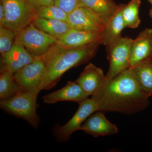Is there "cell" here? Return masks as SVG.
Segmentation results:
<instances>
[{
	"instance_id": "obj_19",
	"label": "cell",
	"mask_w": 152,
	"mask_h": 152,
	"mask_svg": "<svg viewBox=\"0 0 152 152\" xmlns=\"http://www.w3.org/2000/svg\"><path fill=\"white\" fill-rule=\"evenodd\" d=\"M34 25L39 29L58 39L70 28L67 22L36 17L33 21Z\"/></svg>"
},
{
	"instance_id": "obj_16",
	"label": "cell",
	"mask_w": 152,
	"mask_h": 152,
	"mask_svg": "<svg viewBox=\"0 0 152 152\" xmlns=\"http://www.w3.org/2000/svg\"><path fill=\"white\" fill-rule=\"evenodd\" d=\"M113 0H79V7L92 11L107 24L121 8Z\"/></svg>"
},
{
	"instance_id": "obj_12",
	"label": "cell",
	"mask_w": 152,
	"mask_h": 152,
	"mask_svg": "<svg viewBox=\"0 0 152 152\" xmlns=\"http://www.w3.org/2000/svg\"><path fill=\"white\" fill-rule=\"evenodd\" d=\"M76 81L89 96L97 94L106 81L102 69L91 63L85 68Z\"/></svg>"
},
{
	"instance_id": "obj_2",
	"label": "cell",
	"mask_w": 152,
	"mask_h": 152,
	"mask_svg": "<svg viewBox=\"0 0 152 152\" xmlns=\"http://www.w3.org/2000/svg\"><path fill=\"white\" fill-rule=\"evenodd\" d=\"M101 43L86 46L70 48L55 44L40 56L45 65V72L40 90L53 88L61 77L72 68L88 62L95 56Z\"/></svg>"
},
{
	"instance_id": "obj_20",
	"label": "cell",
	"mask_w": 152,
	"mask_h": 152,
	"mask_svg": "<svg viewBox=\"0 0 152 152\" xmlns=\"http://www.w3.org/2000/svg\"><path fill=\"white\" fill-rule=\"evenodd\" d=\"M140 0H132L126 5H123L122 16L126 27L136 28L140 23L139 16Z\"/></svg>"
},
{
	"instance_id": "obj_15",
	"label": "cell",
	"mask_w": 152,
	"mask_h": 152,
	"mask_svg": "<svg viewBox=\"0 0 152 152\" xmlns=\"http://www.w3.org/2000/svg\"><path fill=\"white\" fill-rule=\"evenodd\" d=\"M97 43L102 44V34L70 28L58 39L56 44L70 48H77Z\"/></svg>"
},
{
	"instance_id": "obj_10",
	"label": "cell",
	"mask_w": 152,
	"mask_h": 152,
	"mask_svg": "<svg viewBox=\"0 0 152 152\" xmlns=\"http://www.w3.org/2000/svg\"><path fill=\"white\" fill-rule=\"evenodd\" d=\"M33 56L24 47L15 42L12 49L1 58V72H8L14 74L20 69L34 61Z\"/></svg>"
},
{
	"instance_id": "obj_22",
	"label": "cell",
	"mask_w": 152,
	"mask_h": 152,
	"mask_svg": "<svg viewBox=\"0 0 152 152\" xmlns=\"http://www.w3.org/2000/svg\"><path fill=\"white\" fill-rule=\"evenodd\" d=\"M36 17L42 18L55 19L67 21L68 14L61 9L53 5L41 6L35 8Z\"/></svg>"
},
{
	"instance_id": "obj_29",
	"label": "cell",
	"mask_w": 152,
	"mask_h": 152,
	"mask_svg": "<svg viewBox=\"0 0 152 152\" xmlns=\"http://www.w3.org/2000/svg\"><path fill=\"white\" fill-rule=\"evenodd\" d=\"M151 60H152V56L151 58Z\"/></svg>"
},
{
	"instance_id": "obj_4",
	"label": "cell",
	"mask_w": 152,
	"mask_h": 152,
	"mask_svg": "<svg viewBox=\"0 0 152 152\" xmlns=\"http://www.w3.org/2000/svg\"><path fill=\"white\" fill-rule=\"evenodd\" d=\"M5 10V18L0 26L19 32L32 23L36 18L35 8L27 0H1Z\"/></svg>"
},
{
	"instance_id": "obj_24",
	"label": "cell",
	"mask_w": 152,
	"mask_h": 152,
	"mask_svg": "<svg viewBox=\"0 0 152 152\" xmlns=\"http://www.w3.org/2000/svg\"><path fill=\"white\" fill-rule=\"evenodd\" d=\"M54 5L69 14L79 7V0H55Z\"/></svg>"
},
{
	"instance_id": "obj_6",
	"label": "cell",
	"mask_w": 152,
	"mask_h": 152,
	"mask_svg": "<svg viewBox=\"0 0 152 152\" xmlns=\"http://www.w3.org/2000/svg\"><path fill=\"white\" fill-rule=\"evenodd\" d=\"M58 39L36 27L32 23L17 35L15 41L31 54L40 56L46 53Z\"/></svg>"
},
{
	"instance_id": "obj_8",
	"label": "cell",
	"mask_w": 152,
	"mask_h": 152,
	"mask_svg": "<svg viewBox=\"0 0 152 152\" xmlns=\"http://www.w3.org/2000/svg\"><path fill=\"white\" fill-rule=\"evenodd\" d=\"M45 65L41 56L20 69L13 75L14 79L23 92H40L45 72Z\"/></svg>"
},
{
	"instance_id": "obj_17",
	"label": "cell",
	"mask_w": 152,
	"mask_h": 152,
	"mask_svg": "<svg viewBox=\"0 0 152 152\" xmlns=\"http://www.w3.org/2000/svg\"><path fill=\"white\" fill-rule=\"evenodd\" d=\"M137 84L144 95L152 96V61L146 60L130 68Z\"/></svg>"
},
{
	"instance_id": "obj_11",
	"label": "cell",
	"mask_w": 152,
	"mask_h": 152,
	"mask_svg": "<svg viewBox=\"0 0 152 152\" xmlns=\"http://www.w3.org/2000/svg\"><path fill=\"white\" fill-rule=\"evenodd\" d=\"M152 56V29L146 28L132 40L130 48V68Z\"/></svg>"
},
{
	"instance_id": "obj_25",
	"label": "cell",
	"mask_w": 152,
	"mask_h": 152,
	"mask_svg": "<svg viewBox=\"0 0 152 152\" xmlns=\"http://www.w3.org/2000/svg\"><path fill=\"white\" fill-rule=\"evenodd\" d=\"M34 7L41 6H51L54 5L55 0H27Z\"/></svg>"
},
{
	"instance_id": "obj_14",
	"label": "cell",
	"mask_w": 152,
	"mask_h": 152,
	"mask_svg": "<svg viewBox=\"0 0 152 152\" xmlns=\"http://www.w3.org/2000/svg\"><path fill=\"white\" fill-rule=\"evenodd\" d=\"M88 96L76 81H69L64 87L45 95L42 99L45 103L48 104H53L62 101L74 102L79 104Z\"/></svg>"
},
{
	"instance_id": "obj_21",
	"label": "cell",
	"mask_w": 152,
	"mask_h": 152,
	"mask_svg": "<svg viewBox=\"0 0 152 152\" xmlns=\"http://www.w3.org/2000/svg\"><path fill=\"white\" fill-rule=\"evenodd\" d=\"M20 92L15 79L13 74L8 72H1L0 75V99H6L13 97Z\"/></svg>"
},
{
	"instance_id": "obj_13",
	"label": "cell",
	"mask_w": 152,
	"mask_h": 152,
	"mask_svg": "<svg viewBox=\"0 0 152 152\" xmlns=\"http://www.w3.org/2000/svg\"><path fill=\"white\" fill-rule=\"evenodd\" d=\"M80 130L94 137L113 135L118 132L116 125L109 121L104 114L100 112L90 115L82 124Z\"/></svg>"
},
{
	"instance_id": "obj_9",
	"label": "cell",
	"mask_w": 152,
	"mask_h": 152,
	"mask_svg": "<svg viewBox=\"0 0 152 152\" xmlns=\"http://www.w3.org/2000/svg\"><path fill=\"white\" fill-rule=\"evenodd\" d=\"M67 22L71 28L102 34L106 24L89 9L79 7L68 14Z\"/></svg>"
},
{
	"instance_id": "obj_5",
	"label": "cell",
	"mask_w": 152,
	"mask_h": 152,
	"mask_svg": "<svg viewBox=\"0 0 152 152\" xmlns=\"http://www.w3.org/2000/svg\"><path fill=\"white\" fill-rule=\"evenodd\" d=\"M132 39L121 37L107 47L109 62L106 82L130 68V48Z\"/></svg>"
},
{
	"instance_id": "obj_23",
	"label": "cell",
	"mask_w": 152,
	"mask_h": 152,
	"mask_svg": "<svg viewBox=\"0 0 152 152\" xmlns=\"http://www.w3.org/2000/svg\"><path fill=\"white\" fill-rule=\"evenodd\" d=\"M17 34L8 28L0 26V53L4 56L12 49Z\"/></svg>"
},
{
	"instance_id": "obj_1",
	"label": "cell",
	"mask_w": 152,
	"mask_h": 152,
	"mask_svg": "<svg viewBox=\"0 0 152 152\" xmlns=\"http://www.w3.org/2000/svg\"><path fill=\"white\" fill-rule=\"evenodd\" d=\"M99 111L133 114L141 111L149 104L147 97L137 84L130 68L106 82L96 94L92 96Z\"/></svg>"
},
{
	"instance_id": "obj_3",
	"label": "cell",
	"mask_w": 152,
	"mask_h": 152,
	"mask_svg": "<svg viewBox=\"0 0 152 152\" xmlns=\"http://www.w3.org/2000/svg\"><path fill=\"white\" fill-rule=\"evenodd\" d=\"M39 93L20 92L13 97L1 100V108L9 113L27 121L37 129L39 124V116L37 113L39 105L37 98Z\"/></svg>"
},
{
	"instance_id": "obj_18",
	"label": "cell",
	"mask_w": 152,
	"mask_h": 152,
	"mask_svg": "<svg viewBox=\"0 0 152 152\" xmlns=\"http://www.w3.org/2000/svg\"><path fill=\"white\" fill-rule=\"evenodd\" d=\"M122 6L105 25L102 33V44L106 47L121 37L122 31L126 28L122 16Z\"/></svg>"
},
{
	"instance_id": "obj_27",
	"label": "cell",
	"mask_w": 152,
	"mask_h": 152,
	"mask_svg": "<svg viewBox=\"0 0 152 152\" xmlns=\"http://www.w3.org/2000/svg\"><path fill=\"white\" fill-rule=\"evenodd\" d=\"M149 15L151 17V18H152V8L151 9V10H150L149 12Z\"/></svg>"
},
{
	"instance_id": "obj_7",
	"label": "cell",
	"mask_w": 152,
	"mask_h": 152,
	"mask_svg": "<svg viewBox=\"0 0 152 152\" xmlns=\"http://www.w3.org/2000/svg\"><path fill=\"white\" fill-rule=\"evenodd\" d=\"M77 110L69 121L62 126H56L54 133L59 142L67 141L76 131L80 130L82 124L95 112L99 111L96 102L91 97L79 104Z\"/></svg>"
},
{
	"instance_id": "obj_28",
	"label": "cell",
	"mask_w": 152,
	"mask_h": 152,
	"mask_svg": "<svg viewBox=\"0 0 152 152\" xmlns=\"http://www.w3.org/2000/svg\"><path fill=\"white\" fill-rule=\"evenodd\" d=\"M147 1H148L150 4H151L152 5V0H147Z\"/></svg>"
},
{
	"instance_id": "obj_26",
	"label": "cell",
	"mask_w": 152,
	"mask_h": 152,
	"mask_svg": "<svg viewBox=\"0 0 152 152\" xmlns=\"http://www.w3.org/2000/svg\"><path fill=\"white\" fill-rule=\"evenodd\" d=\"M5 18V10L2 4L0 3V26L2 25Z\"/></svg>"
}]
</instances>
